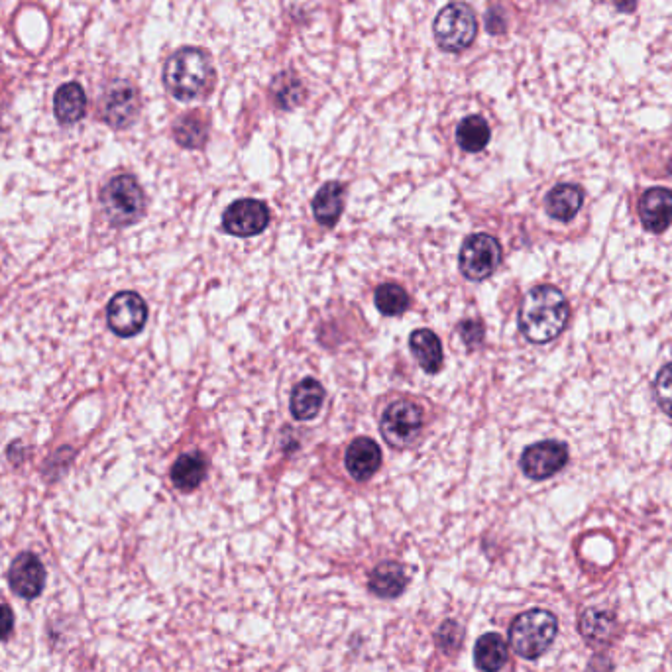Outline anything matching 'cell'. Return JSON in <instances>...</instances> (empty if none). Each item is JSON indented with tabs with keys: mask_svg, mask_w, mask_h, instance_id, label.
Returning <instances> with one entry per match:
<instances>
[{
	"mask_svg": "<svg viewBox=\"0 0 672 672\" xmlns=\"http://www.w3.org/2000/svg\"><path fill=\"white\" fill-rule=\"evenodd\" d=\"M570 307L555 285L533 287L519 309V329L529 342L545 344L564 331Z\"/></svg>",
	"mask_w": 672,
	"mask_h": 672,
	"instance_id": "6da1fadb",
	"label": "cell"
},
{
	"mask_svg": "<svg viewBox=\"0 0 672 672\" xmlns=\"http://www.w3.org/2000/svg\"><path fill=\"white\" fill-rule=\"evenodd\" d=\"M211 57L197 48H183L169 57L164 67V83L179 101H193L205 95L213 83Z\"/></svg>",
	"mask_w": 672,
	"mask_h": 672,
	"instance_id": "7a4b0ae2",
	"label": "cell"
},
{
	"mask_svg": "<svg viewBox=\"0 0 672 672\" xmlns=\"http://www.w3.org/2000/svg\"><path fill=\"white\" fill-rule=\"evenodd\" d=\"M559 633V621L547 610H529L515 617L509 627L511 649L527 661L547 653Z\"/></svg>",
	"mask_w": 672,
	"mask_h": 672,
	"instance_id": "3957f363",
	"label": "cell"
},
{
	"mask_svg": "<svg viewBox=\"0 0 672 672\" xmlns=\"http://www.w3.org/2000/svg\"><path fill=\"white\" fill-rule=\"evenodd\" d=\"M103 209L114 226L138 223L146 211L142 187L132 175H116L101 193Z\"/></svg>",
	"mask_w": 672,
	"mask_h": 672,
	"instance_id": "277c9868",
	"label": "cell"
},
{
	"mask_svg": "<svg viewBox=\"0 0 672 672\" xmlns=\"http://www.w3.org/2000/svg\"><path fill=\"white\" fill-rule=\"evenodd\" d=\"M435 40L441 50L458 54L472 46L478 34V20L474 10L464 2H452L443 8L433 26Z\"/></svg>",
	"mask_w": 672,
	"mask_h": 672,
	"instance_id": "5b68a950",
	"label": "cell"
},
{
	"mask_svg": "<svg viewBox=\"0 0 672 672\" xmlns=\"http://www.w3.org/2000/svg\"><path fill=\"white\" fill-rule=\"evenodd\" d=\"M423 409L411 399H397L384 411L382 435L393 448L413 445L423 429Z\"/></svg>",
	"mask_w": 672,
	"mask_h": 672,
	"instance_id": "8992f818",
	"label": "cell"
},
{
	"mask_svg": "<svg viewBox=\"0 0 672 672\" xmlns=\"http://www.w3.org/2000/svg\"><path fill=\"white\" fill-rule=\"evenodd\" d=\"M502 262V246L490 234H472L460 250V272L472 281L490 278Z\"/></svg>",
	"mask_w": 672,
	"mask_h": 672,
	"instance_id": "52a82bcc",
	"label": "cell"
},
{
	"mask_svg": "<svg viewBox=\"0 0 672 672\" xmlns=\"http://www.w3.org/2000/svg\"><path fill=\"white\" fill-rule=\"evenodd\" d=\"M107 321L114 335H138L148 321V307L134 291L116 293L107 307Z\"/></svg>",
	"mask_w": 672,
	"mask_h": 672,
	"instance_id": "ba28073f",
	"label": "cell"
},
{
	"mask_svg": "<svg viewBox=\"0 0 672 672\" xmlns=\"http://www.w3.org/2000/svg\"><path fill=\"white\" fill-rule=\"evenodd\" d=\"M568 448L559 441H543L525 448L521 454V470L531 480H547L566 466Z\"/></svg>",
	"mask_w": 672,
	"mask_h": 672,
	"instance_id": "9c48e42d",
	"label": "cell"
},
{
	"mask_svg": "<svg viewBox=\"0 0 672 672\" xmlns=\"http://www.w3.org/2000/svg\"><path fill=\"white\" fill-rule=\"evenodd\" d=\"M268 224H270V211L262 201H256V199L234 201L226 209L223 217L224 230L240 238L256 236L264 232Z\"/></svg>",
	"mask_w": 672,
	"mask_h": 672,
	"instance_id": "30bf717a",
	"label": "cell"
},
{
	"mask_svg": "<svg viewBox=\"0 0 672 672\" xmlns=\"http://www.w3.org/2000/svg\"><path fill=\"white\" fill-rule=\"evenodd\" d=\"M8 582L14 594H18L24 600H34L42 594L46 584V570L42 560L32 553L18 555L10 570H8Z\"/></svg>",
	"mask_w": 672,
	"mask_h": 672,
	"instance_id": "8fae6325",
	"label": "cell"
},
{
	"mask_svg": "<svg viewBox=\"0 0 672 672\" xmlns=\"http://www.w3.org/2000/svg\"><path fill=\"white\" fill-rule=\"evenodd\" d=\"M140 111V99L132 85L116 83L105 97L103 120L112 128L130 126Z\"/></svg>",
	"mask_w": 672,
	"mask_h": 672,
	"instance_id": "7c38bea8",
	"label": "cell"
},
{
	"mask_svg": "<svg viewBox=\"0 0 672 672\" xmlns=\"http://www.w3.org/2000/svg\"><path fill=\"white\" fill-rule=\"evenodd\" d=\"M639 219L649 232H665L672 224V191L653 187L641 195Z\"/></svg>",
	"mask_w": 672,
	"mask_h": 672,
	"instance_id": "4fadbf2b",
	"label": "cell"
},
{
	"mask_svg": "<svg viewBox=\"0 0 672 672\" xmlns=\"http://www.w3.org/2000/svg\"><path fill=\"white\" fill-rule=\"evenodd\" d=\"M344 462H346L348 474L354 480L366 482L380 470L382 450L372 439L360 437V439L350 443V447L346 450V456H344Z\"/></svg>",
	"mask_w": 672,
	"mask_h": 672,
	"instance_id": "5bb4252c",
	"label": "cell"
},
{
	"mask_svg": "<svg viewBox=\"0 0 672 672\" xmlns=\"http://www.w3.org/2000/svg\"><path fill=\"white\" fill-rule=\"evenodd\" d=\"M582 203L584 193L578 185L572 183H560L557 187H553L545 199L547 213L559 223H570L578 215Z\"/></svg>",
	"mask_w": 672,
	"mask_h": 672,
	"instance_id": "9a60e30c",
	"label": "cell"
},
{
	"mask_svg": "<svg viewBox=\"0 0 672 672\" xmlns=\"http://www.w3.org/2000/svg\"><path fill=\"white\" fill-rule=\"evenodd\" d=\"M409 346H411V352L417 358L419 366L425 372L437 374L443 368V362H445L443 344H441L439 336L435 335L433 331H429V329L415 331L409 338Z\"/></svg>",
	"mask_w": 672,
	"mask_h": 672,
	"instance_id": "2e32d148",
	"label": "cell"
},
{
	"mask_svg": "<svg viewBox=\"0 0 672 672\" xmlns=\"http://www.w3.org/2000/svg\"><path fill=\"white\" fill-rule=\"evenodd\" d=\"M54 112L59 124H75L87 112V95L79 83H65L57 89Z\"/></svg>",
	"mask_w": 672,
	"mask_h": 672,
	"instance_id": "e0dca14e",
	"label": "cell"
},
{
	"mask_svg": "<svg viewBox=\"0 0 672 672\" xmlns=\"http://www.w3.org/2000/svg\"><path fill=\"white\" fill-rule=\"evenodd\" d=\"M205 474H207L205 456L199 452H189L175 460L171 468V482L181 492H193L195 488H199Z\"/></svg>",
	"mask_w": 672,
	"mask_h": 672,
	"instance_id": "ac0fdd59",
	"label": "cell"
},
{
	"mask_svg": "<svg viewBox=\"0 0 672 672\" xmlns=\"http://www.w3.org/2000/svg\"><path fill=\"white\" fill-rule=\"evenodd\" d=\"M323 399H325V390L323 386L313 380L307 378L301 384H297V388L291 393V413L295 419L299 421H311L319 415L321 407H323Z\"/></svg>",
	"mask_w": 672,
	"mask_h": 672,
	"instance_id": "d6986e66",
	"label": "cell"
},
{
	"mask_svg": "<svg viewBox=\"0 0 672 672\" xmlns=\"http://www.w3.org/2000/svg\"><path fill=\"white\" fill-rule=\"evenodd\" d=\"M368 586H370V592L380 598H397L403 594L407 586V574L401 564L388 560L374 568V572L370 574Z\"/></svg>",
	"mask_w": 672,
	"mask_h": 672,
	"instance_id": "ffe728a7",
	"label": "cell"
},
{
	"mask_svg": "<svg viewBox=\"0 0 672 672\" xmlns=\"http://www.w3.org/2000/svg\"><path fill=\"white\" fill-rule=\"evenodd\" d=\"M474 663L482 672L502 671L507 663V643L498 633H486L474 647Z\"/></svg>",
	"mask_w": 672,
	"mask_h": 672,
	"instance_id": "44dd1931",
	"label": "cell"
},
{
	"mask_svg": "<svg viewBox=\"0 0 672 672\" xmlns=\"http://www.w3.org/2000/svg\"><path fill=\"white\" fill-rule=\"evenodd\" d=\"M344 207V187L336 181L325 183L313 201L315 219L325 226H333L340 219Z\"/></svg>",
	"mask_w": 672,
	"mask_h": 672,
	"instance_id": "7402d4cb",
	"label": "cell"
},
{
	"mask_svg": "<svg viewBox=\"0 0 672 672\" xmlns=\"http://www.w3.org/2000/svg\"><path fill=\"white\" fill-rule=\"evenodd\" d=\"M492 138V132H490V124L478 116V114H472V116H466L458 128H456V142L458 146L464 150V152H482L488 142Z\"/></svg>",
	"mask_w": 672,
	"mask_h": 672,
	"instance_id": "603a6c76",
	"label": "cell"
},
{
	"mask_svg": "<svg viewBox=\"0 0 672 672\" xmlns=\"http://www.w3.org/2000/svg\"><path fill=\"white\" fill-rule=\"evenodd\" d=\"M580 633L590 643H606L616 633L617 621L614 614L606 610H586L580 617Z\"/></svg>",
	"mask_w": 672,
	"mask_h": 672,
	"instance_id": "cb8c5ba5",
	"label": "cell"
},
{
	"mask_svg": "<svg viewBox=\"0 0 672 672\" xmlns=\"http://www.w3.org/2000/svg\"><path fill=\"white\" fill-rule=\"evenodd\" d=\"M173 136H175V142L183 148H189V150L203 148L209 138L207 120L201 114H185L183 118L175 122Z\"/></svg>",
	"mask_w": 672,
	"mask_h": 672,
	"instance_id": "d4e9b609",
	"label": "cell"
},
{
	"mask_svg": "<svg viewBox=\"0 0 672 672\" xmlns=\"http://www.w3.org/2000/svg\"><path fill=\"white\" fill-rule=\"evenodd\" d=\"M376 307L380 309V313L388 315V317H395L407 311L409 307V295L401 285L395 283H384L376 289Z\"/></svg>",
	"mask_w": 672,
	"mask_h": 672,
	"instance_id": "484cf974",
	"label": "cell"
},
{
	"mask_svg": "<svg viewBox=\"0 0 672 672\" xmlns=\"http://www.w3.org/2000/svg\"><path fill=\"white\" fill-rule=\"evenodd\" d=\"M272 91L276 95L278 107L285 109V111L301 105V101L305 97V89H303L301 81L295 75H287V73H283V75L278 77V81L272 87Z\"/></svg>",
	"mask_w": 672,
	"mask_h": 672,
	"instance_id": "4316f807",
	"label": "cell"
},
{
	"mask_svg": "<svg viewBox=\"0 0 672 672\" xmlns=\"http://www.w3.org/2000/svg\"><path fill=\"white\" fill-rule=\"evenodd\" d=\"M655 399L665 415L672 417V364H667L655 378Z\"/></svg>",
	"mask_w": 672,
	"mask_h": 672,
	"instance_id": "83f0119b",
	"label": "cell"
},
{
	"mask_svg": "<svg viewBox=\"0 0 672 672\" xmlns=\"http://www.w3.org/2000/svg\"><path fill=\"white\" fill-rule=\"evenodd\" d=\"M458 331L462 335V340L470 348H474L476 344H480L482 338H484V325L480 321H472V319L470 321H462L460 327H458Z\"/></svg>",
	"mask_w": 672,
	"mask_h": 672,
	"instance_id": "f1b7e54d",
	"label": "cell"
},
{
	"mask_svg": "<svg viewBox=\"0 0 672 672\" xmlns=\"http://www.w3.org/2000/svg\"><path fill=\"white\" fill-rule=\"evenodd\" d=\"M460 639H462V633H460V627L454 623V621H448V623H445L443 627H441V631H439V641H441V645L443 647H447V649H456L458 647V643H460Z\"/></svg>",
	"mask_w": 672,
	"mask_h": 672,
	"instance_id": "f546056e",
	"label": "cell"
},
{
	"mask_svg": "<svg viewBox=\"0 0 672 672\" xmlns=\"http://www.w3.org/2000/svg\"><path fill=\"white\" fill-rule=\"evenodd\" d=\"M14 629V614L8 606L0 604V641L8 639Z\"/></svg>",
	"mask_w": 672,
	"mask_h": 672,
	"instance_id": "4dcf8cb0",
	"label": "cell"
},
{
	"mask_svg": "<svg viewBox=\"0 0 672 672\" xmlns=\"http://www.w3.org/2000/svg\"><path fill=\"white\" fill-rule=\"evenodd\" d=\"M486 22H488V30H490L492 34H500V32H504L505 30L504 16H502L500 12H494V10H490V14H488Z\"/></svg>",
	"mask_w": 672,
	"mask_h": 672,
	"instance_id": "1f68e13d",
	"label": "cell"
},
{
	"mask_svg": "<svg viewBox=\"0 0 672 672\" xmlns=\"http://www.w3.org/2000/svg\"><path fill=\"white\" fill-rule=\"evenodd\" d=\"M22 443H16V445H10V448H8V458L12 460V462H16V464H20L22 462Z\"/></svg>",
	"mask_w": 672,
	"mask_h": 672,
	"instance_id": "d6a6232c",
	"label": "cell"
},
{
	"mask_svg": "<svg viewBox=\"0 0 672 672\" xmlns=\"http://www.w3.org/2000/svg\"><path fill=\"white\" fill-rule=\"evenodd\" d=\"M614 4L621 12H633L637 6V0H614Z\"/></svg>",
	"mask_w": 672,
	"mask_h": 672,
	"instance_id": "836d02e7",
	"label": "cell"
}]
</instances>
